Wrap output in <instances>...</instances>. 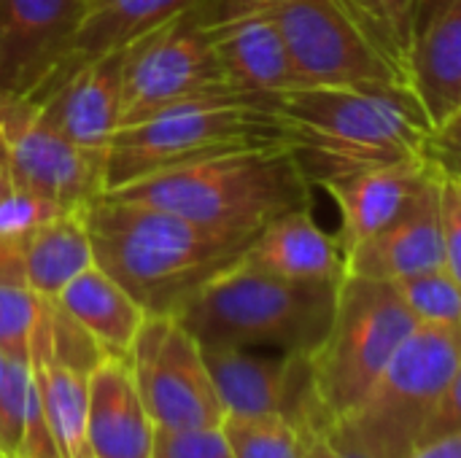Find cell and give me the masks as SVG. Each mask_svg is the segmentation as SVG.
<instances>
[{
	"instance_id": "18",
	"label": "cell",
	"mask_w": 461,
	"mask_h": 458,
	"mask_svg": "<svg viewBox=\"0 0 461 458\" xmlns=\"http://www.w3.org/2000/svg\"><path fill=\"white\" fill-rule=\"evenodd\" d=\"M86 437L92 458L154 456V421L140 400L130 359L105 356L89 375Z\"/></svg>"
},
{
	"instance_id": "11",
	"label": "cell",
	"mask_w": 461,
	"mask_h": 458,
	"mask_svg": "<svg viewBox=\"0 0 461 458\" xmlns=\"http://www.w3.org/2000/svg\"><path fill=\"white\" fill-rule=\"evenodd\" d=\"M130 364L154 427H221L227 413L208 375L203 348L173 316L143 321Z\"/></svg>"
},
{
	"instance_id": "34",
	"label": "cell",
	"mask_w": 461,
	"mask_h": 458,
	"mask_svg": "<svg viewBox=\"0 0 461 458\" xmlns=\"http://www.w3.org/2000/svg\"><path fill=\"white\" fill-rule=\"evenodd\" d=\"M451 432H461V354L456 367H454V375L448 381V389L440 400V408L438 413L432 416L421 443H429V440H438L443 435H451ZM419 443V445H421Z\"/></svg>"
},
{
	"instance_id": "22",
	"label": "cell",
	"mask_w": 461,
	"mask_h": 458,
	"mask_svg": "<svg viewBox=\"0 0 461 458\" xmlns=\"http://www.w3.org/2000/svg\"><path fill=\"white\" fill-rule=\"evenodd\" d=\"M57 302L97 340L108 356L130 359L135 337L149 319V313L97 265L70 281Z\"/></svg>"
},
{
	"instance_id": "15",
	"label": "cell",
	"mask_w": 461,
	"mask_h": 458,
	"mask_svg": "<svg viewBox=\"0 0 461 458\" xmlns=\"http://www.w3.org/2000/svg\"><path fill=\"white\" fill-rule=\"evenodd\" d=\"M35 105L73 146L105 159L122 119V51L89 59Z\"/></svg>"
},
{
	"instance_id": "32",
	"label": "cell",
	"mask_w": 461,
	"mask_h": 458,
	"mask_svg": "<svg viewBox=\"0 0 461 458\" xmlns=\"http://www.w3.org/2000/svg\"><path fill=\"white\" fill-rule=\"evenodd\" d=\"M11 458H65L51 427H49V421H46V416H43L38 389H32L24 432H22V440H19V445H16Z\"/></svg>"
},
{
	"instance_id": "2",
	"label": "cell",
	"mask_w": 461,
	"mask_h": 458,
	"mask_svg": "<svg viewBox=\"0 0 461 458\" xmlns=\"http://www.w3.org/2000/svg\"><path fill=\"white\" fill-rule=\"evenodd\" d=\"M86 227L95 265L149 316H178V310L213 275L235 265L254 240V235L213 229L113 194H103L86 208Z\"/></svg>"
},
{
	"instance_id": "24",
	"label": "cell",
	"mask_w": 461,
	"mask_h": 458,
	"mask_svg": "<svg viewBox=\"0 0 461 458\" xmlns=\"http://www.w3.org/2000/svg\"><path fill=\"white\" fill-rule=\"evenodd\" d=\"M30 364L43 416L65 458H92L86 437L89 375L59 362H51L38 348H30Z\"/></svg>"
},
{
	"instance_id": "7",
	"label": "cell",
	"mask_w": 461,
	"mask_h": 458,
	"mask_svg": "<svg viewBox=\"0 0 461 458\" xmlns=\"http://www.w3.org/2000/svg\"><path fill=\"white\" fill-rule=\"evenodd\" d=\"M276 24L300 86L411 84V57L367 0H251Z\"/></svg>"
},
{
	"instance_id": "14",
	"label": "cell",
	"mask_w": 461,
	"mask_h": 458,
	"mask_svg": "<svg viewBox=\"0 0 461 458\" xmlns=\"http://www.w3.org/2000/svg\"><path fill=\"white\" fill-rule=\"evenodd\" d=\"M208 43L240 94L300 86L294 62L273 19L251 0H200Z\"/></svg>"
},
{
	"instance_id": "23",
	"label": "cell",
	"mask_w": 461,
	"mask_h": 458,
	"mask_svg": "<svg viewBox=\"0 0 461 458\" xmlns=\"http://www.w3.org/2000/svg\"><path fill=\"white\" fill-rule=\"evenodd\" d=\"M24 283L41 300H57L70 281L95 265L86 208L62 211L24 238Z\"/></svg>"
},
{
	"instance_id": "37",
	"label": "cell",
	"mask_w": 461,
	"mask_h": 458,
	"mask_svg": "<svg viewBox=\"0 0 461 458\" xmlns=\"http://www.w3.org/2000/svg\"><path fill=\"white\" fill-rule=\"evenodd\" d=\"M427 5L424 8H419V16H416V32H419V27L429 19V16H435L443 5H448L451 0H424Z\"/></svg>"
},
{
	"instance_id": "6",
	"label": "cell",
	"mask_w": 461,
	"mask_h": 458,
	"mask_svg": "<svg viewBox=\"0 0 461 458\" xmlns=\"http://www.w3.org/2000/svg\"><path fill=\"white\" fill-rule=\"evenodd\" d=\"M461 354V327L419 324L362 402L324 435L367 458H405L424 437Z\"/></svg>"
},
{
	"instance_id": "30",
	"label": "cell",
	"mask_w": 461,
	"mask_h": 458,
	"mask_svg": "<svg viewBox=\"0 0 461 458\" xmlns=\"http://www.w3.org/2000/svg\"><path fill=\"white\" fill-rule=\"evenodd\" d=\"M421 159L440 178L461 181V108L427 132L421 143Z\"/></svg>"
},
{
	"instance_id": "13",
	"label": "cell",
	"mask_w": 461,
	"mask_h": 458,
	"mask_svg": "<svg viewBox=\"0 0 461 458\" xmlns=\"http://www.w3.org/2000/svg\"><path fill=\"white\" fill-rule=\"evenodd\" d=\"M86 0H0V94L35 103L62 67Z\"/></svg>"
},
{
	"instance_id": "27",
	"label": "cell",
	"mask_w": 461,
	"mask_h": 458,
	"mask_svg": "<svg viewBox=\"0 0 461 458\" xmlns=\"http://www.w3.org/2000/svg\"><path fill=\"white\" fill-rule=\"evenodd\" d=\"M41 297L27 283L0 281V351L30 354V337L41 316Z\"/></svg>"
},
{
	"instance_id": "36",
	"label": "cell",
	"mask_w": 461,
	"mask_h": 458,
	"mask_svg": "<svg viewBox=\"0 0 461 458\" xmlns=\"http://www.w3.org/2000/svg\"><path fill=\"white\" fill-rule=\"evenodd\" d=\"M303 458H367V456L354 454V451H346V448L335 445L327 435H319V437L308 445V451L303 454Z\"/></svg>"
},
{
	"instance_id": "21",
	"label": "cell",
	"mask_w": 461,
	"mask_h": 458,
	"mask_svg": "<svg viewBox=\"0 0 461 458\" xmlns=\"http://www.w3.org/2000/svg\"><path fill=\"white\" fill-rule=\"evenodd\" d=\"M411 86L432 127L461 108V0L419 27L411 46Z\"/></svg>"
},
{
	"instance_id": "4",
	"label": "cell",
	"mask_w": 461,
	"mask_h": 458,
	"mask_svg": "<svg viewBox=\"0 0 461 458\" xmlns=\"http://www.w3.org/2000/svg\"><path fill=\"white\" fill-rule=\"evenodd\" d=\"M338 286L278 278L238 259L173 319L200 346L311 354L332 321Z\"/></svg>"
},
{
	"instance_id": "16",
	"label": "cell",
	"mask_w": 461,
	"mask_h": 458,
	"mask_svg": "<svg viewBox=\"0 0 461 458\" xmlns=\"http://www.w3.org/2000/svg\"><path fill=\"white\" fill-rule=\"evenodd\" d=\"M435 175L438 173L424 159H411L327 181L321 189L340 211V229L335 238L343 248V256L394 224Z\"/></svg>"
},
{
	"instance_id": "31",
	"label": "cell",
	"mask_w": 461,
	"mask_h": 458,
	"mask_svg": "<svg viewBox=\"0 0 461 458\" xmlns=\"http://www.w3.org/2000/svg\"><path fill=\"white\" fill-rule=\"evenodd\" d=\"M443 267L461 283V181L440 178Z\"/></svg>"
},
{
	"instance_id": "9",
	"label": "cell",
	"mask_w": 461,
	"mask_h": 458,
	"mask_svg": "<svg viewBox=\"0 0 461 458\" xmlns=\"http://www.w3.org/2000/svg\"><path fill=\"white\" fill-rule=\"evenodd\" d=\"M240 94L227 81L203 27L200 3L157 24L122 51V119L138 124L165 108Z\"/></svg>"
},
{
	"instance_id": "17",
	"label": "cell",
	"mask_w": 461,
	"mask_h": 458,
	"mask_svg": "<svg viewBox=\"0 0 461 458\" xmlns=\"http://www.w3.org/2000/svg\"><path fill=\"white\" fill-rule=\"evenodd\" d=\"M443 267L440 235V175L386 229L346 254V273L373 281H400Z\"/></svg>"
},
{
	"instance_id": "19",
	"label": "cell",
	"mask_w": 461,
	"mask_h": 458,
	"mask_svg": "<svg viewBox=\"0 0 461 458\" xmlns=\"http://www.w3.org/2000/svg\"><path fill=\"white\" fill-rule=\"evenodd\" d=\"M240 259L289 281L340 283L346 275V256L338 238L313 219L311 208H294L267 221Z\"/></svg>"
},
{
	"instance_id": "26",
	"label": "cell",
	"mask_w": 461,
	"mask_h": 458,
	"mask_svg": "<svg viewBox=\"0 0 461 458\" xmlns=\"http://www.w3.org/2000/svg\"><path fill=\"white\" fill-rule=\"evenodd\" d=\"M392 286L416 324L461 327V283L446 267L400 278Z\"/></svg>"
},
{
	"instance_id": "29",
	"label": "cell",
	"mask_w": 461,
	"mask_h": 458,
	"mask_svg": "<svg viewBox=\"0 0 461 458\" xmlns=\"http://www.w3.org/2000/svg\"><path fill=\"white\" fill-rule=\"evenodd\" d=\"M62 211H76V208H62L46 197L22 192V189H8L5 197H0V235L8 238H27L35 227L43 221L54 219Z\"/></svg>"
},
{
	"instance_id": "28",
	"label": "cell",
	"mask_w": 461,
	"mask_h": 458,
	"mask_svg": "<svg viewBox=\"0 0 461 458\" xmlns=\"http://www.w3.org/2000/svg\"><path fill=\"white\" fill-rule=\"evenodd\" d=\"M151 458H235L221 427L165 429L154 427Z\"/></svg>"
},
{
	"instance_id": "20",
	"label": "cell",
	"mask_w": 461,
	"mask_h": 458,
	"mask_svg": "<svg viewBox=\"0 0 461 458\" xmlns=\"http://www.w3.org/2000/svg\"><path fill=\"white\" fill-rule=\"evenodd\" d=\"M194 3L200 0H86L70 51L62 67L57 70V76L51 78V84L43 89V94L35 103H41L68 73L78 70L81 65L103 54L124 51L140 35L167 22L170 16L192 8Z\"/></svg>"
},
{
	"instance_id": "3",
	"label": "cell",
	"mask_w": 461,
	"mask_h": 458,
	"mask_svg": "<svg viewBox=\"0 0 461 458\" xmlns=\"http://www.w3.org/2000/svg\"><path fill=\"white\" fill-rule=\"evenodd\" d=\"M105 194L243 235H257L286 211L311 208V181L292 148L221 154L151 173Z\"/></svg>"
},
{
	"instance_id": "33",
	"label": "cell",
	"mask_w": 461,
	"mask_h": 458,
	"mask_svg": "<svg viewBox=\"0 0 461 458\" xmlns=\"http://www.w3.org/2000/svg\"><path fill=\"white\" fill-rule=\"evenodd\" d=\"M373 11L381 16V22L392 30V35L400 40V46L411 57V46L416 38V13L419 0H367Z\"/></svg>"
},
{
	"instance_id": "38",
	"label": "cell",
	"mask_w": 461,
	"mask_h": 458,
	"mask_svg": "<svg viewBox=\"0 0 461 458\" xmlns=\"http://www.w3.org/2000/svg\"><path fill=\"white\" fill-rule=\"evenodd\" d=\"M8 351H0V391H3V383H5V370H8Z\"/></svg>"
},
{
	"instance_id": "35",
	"label": "cell",
	"mask_w": 461,
	"mask_h": 458,
	"mask_svg": "<svg viewBox=\"0 0 461 458\" xmlns=\"http://www.w3.org/2000/svg\"><path fill=\"white\" fill-rule=\"evenodd\" d=\"M405 458H461V432H451L438 440L421 443Z\"/></svg>"
},
{
	"instance_id": "10",
	"label": "cell",
	"mask_w": 461,
	"mask_h": 458,
	"mask_svg": "<svg viewBox=\"0 0 461 458\" xmlns=\"http://www.w3.org/2000/svg\"><path fill=\"white\" fill-rule=\"evenodd\" d=\"M0 165L14 189L62 208H89L105 194V159L73 146L35 103L0 94Z\"/></svg>"
},
{
	"instance_id": "39",
	"label": "cell",
	"mask_w": 461,
	"mask_h": 458,
	"mask_svg": "<svg viewBox=\"0 0 461 458\" xmlns=\"http://www.w3.org/2000/svg\"><path fill=\"white\" fill-rule=\"evenodd\" d=\"M8 189H11V181H8V175H5V170H3V165H0V197H5Z\"/></svg>"
},
{
	"instance_id": "25",
	"label": "cell",
	"mask_w": 461,
	"mask_h": 458,
	"mask_svg": "<svg viewBox=\"0 0 461 458\" xmlns=\"http://www.w3.org/2000/svg\"><path fill=\"white\" fill-rule=\"evenodd\" d=\"M221 432L235 458H303L308 445L319 437L297 418L270 416H224Z\"/></svg>"
},
{
	"instance_id": "40",
	"label": "cell",
	"mask_w": 461,
	"mask_h": 458,
	"mask_svg": "<svg viewBox=\"0 0 461 458\" xmlns=\"http://www.w3.org/2000/svg\"><path fill=\"white\" fill-rule=\"evenodd\" d=\"M0 458H8V456H5V454H3V451H0Z\"/></svg>"
},
{
	"instance_id": "8",
	"label": "cell",
	"mask_w": 461,
	"mask_h": 458,
	"mask_svg": "<svg viewBox=\"0 0 461 458\" xmlns=\"http://www.w3.org/2000/svg\"><path fill=\"white\" fill-rule=\"evenodd\" d=\"M416 327L389 281L343 275L332 321L321 343L308 354L321 435L362 402Z\"/></svg>"
},
{
	"instance_id": "12",
	"label": "cell",
	"mask_w": 461,
	"mask_h": 458,
	"mask_svg": "<svg viewBox=\"0 0 461 458\" xmlns=\"http://www.w3.org/2000/svg\"><path fill=\"white\" fill-rule=\"evenodd\" d=\"M213 389L227 416L281 413L321 435L311 394L308 354H281L232 346H200Z\"/></svg>"
},
{
	"instance_id": "1",
	"label": "cell",
	"mask_w": 461,
	"mask_h": 458,
	"mask_svg": "<svg viewBox=\"0 0 461 458\" xmlns=\"http://www.w3.org/2000/svg\"><path fill=\"white\" fill-rule=\"evenodd\" d=\"M262 100L286 127L311 186L421 159V143L432 130L411 84L294 86L265 92Z\"/></svg>"
},
{
	"instance_id": "5",
	"label": "cell",
	"mask_w": 461,
	"mask_h": 458,
	"mask_svg": "<svg viewBox=\"0 0 461 458\" xmlns=\"http://www.w3.org/2000/svg\"><path fill=\"white\" fill-rule=\"evenodd\" d=\"M292 148L286 127L262 94H221L165 108L138 124L119 127L105 157V192L189 162Z\"/></svg>"
}]
</instances>
